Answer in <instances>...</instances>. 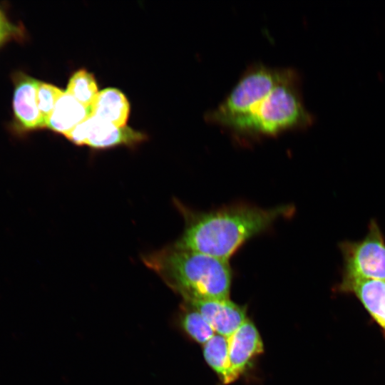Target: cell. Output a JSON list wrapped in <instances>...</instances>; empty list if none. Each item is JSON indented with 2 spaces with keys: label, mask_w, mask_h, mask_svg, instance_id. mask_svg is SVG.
Instances as JSON below:
<instances>
[{
  "label": "cell",
  "mask_w": 385,
  "mask_h": 385,
  "mask_svg": "<svg viewBox=\"0 0 385 385\" xmlns=\"http://www.w3.org/2000/svg\"><path fill=\"white\" fill-rule=\"evenodd\" d=\"M301 80L295 69L287 68L275 86L245 117L227 130L242 142L309 128L315 117L304 105Z\"/></svg>",
  "instance_id": "3"
},
{
  "label": "cell",
  "mask_w": 385,
  "mask_h": 385,
  "mask_svg": "<svg viewBox=\"0 0 385 385\" xmlns=\"http://www.w3.org/2000/svg\"><path fill=\"white\" fill-rule=\"evenodd\" d=\"M66 92L86 107L93 106L99 93L93 74L83 68L71 76Z\"/></svg>",
  "instance_id": "14"
},
{
  "label": "cell",
  "mask_w": 385,
  "mask_h": 385,
  "mask_svg": "<svg viewBox=\"0 0 385 385\" xmlns=\"http://www.w3.org/2000/svg\"><path fill=\"white\" fill-rule=\"evenodd\" d=\"M78 145L107 149L119 145L134 146L144 141V133L128 126L118 127L91 115L65 136Z\"/></svg>",
  "instance_id": "6"
},
{
  "label": "cell",
  "mask_w": 385,
  "mask_h": 385,
  "mask_svg": "<svg viewBox=\"0 0 385 385\" xmlns=\"http://www.w3.org/2000/svg\"><path fill=\"white\" fill-rule=\"evenodd\" d=\"M40 81L20 74L16 78L13 98L15 120L24 130H32L46 127L38 110L37 91Z\"/></svg>",
  "instance_id": "8"
},
{
  "label": "cell",
  "mask_w": 385,
  "mask_h": 385,
  "mask_svg": "<svg viewBox=\"0 0 385 385\" xmlns=\"http://www.w3.org/2000/svg\"><path fill=\"white\" fill-rule=\"evenodd\" d=\"M181 325L191 338L200 344H205L215 334L204 317L192 308L184 313Z\"/></svg>",
  "instance_id": "15"
},
{
  "label": "cell",
  "mask_w": 385,
  "mask_h": 385,
  "mask_svg": "<svg viewBox=\"0 0 385 385\" xmlns=\"http://www.w3.org/2000/svg\"><path fill=\"white\" fill-rule=\"evenodd\" d=\"M227 339L230 369L237 379L252 359L263 351V344L257 329L248 319Z\"/></svg>",
  "instance_id": "9"
},
{
  "label": "cell",
  "mask_w": 385,
  "mask_h": 385,
  "mask_svg": "<svg viewBox=\"0 0 385 385\" xmlns=\"http://www.w3.org/2000/svg\"><path fill=\"white\" fill-rule=\"evenodd\" d=\"M63 93L62 90L53 85L43 82L39 83L37 91V103L45 125H46L58 99Z\"/></svg>",
  "instance_id": "16"
},
{
  "label": "cell",
  "mask_w": 385,
  "mask_h": 385,
  "mask_svg": "<svg viewBox=\"0 0 385 385\" xmlns=\"http://www.w3.org/2000/svg\"><path fill=\"white\" fill-rule=\"evenodd\" d=\"M203 352L207 363L225 384L236 380L230 369L227 337L215 334L205 344Z\"/></svg>",
  "instance_id": "13"
},
{
  "label": "cell",
  "mask_w": 385,
  "mask_h": 385,
  "mask_svg": "<svg viewBox=\"0 0 385 385\" xmlns=\"http://www.w3.org/2000/svg\"><path fill=\"white\" fill-rule=\"evenodd\" d=\"M92 113V107H86L66 91L58 99L46 127L66 136Z\"/></svg>",
  "instance_id": "10"
},
{
  "label": "cell",
  "mask_w": 385,
  "mask_h": 385,
  "mask_svg": "<svg viewBox=\"0 0 385 385\" xmlns=\"http://www.w3.org/2000/svg\"><path fill=\"white\" fill-rule=\"evenodd\" d=\"M129 113L130 104L125 96L117 88H108L98 93L91 115L118 127H124Z\"/></svg>",
  "instance_id": "12"
},
{
  "label": "cell",
  "mask_w": 385,
  "mask_h": 385,
  "mask_svg": "<svg viewBox=\"0 0 385 385\" xmlns=\"http://www.w3.org/2000/svg\"><path fill=\"white\" fill-rule=\"evenodd\" d=\"M186 302L204 317L215 334L227 338L247 319L245 309L229 299Z\"/></svg>",
  "instance_id": "7"
},
{
  "label": "cell",
  "mask_w": 385,
  "mask_h": 385,
  "mask_svg": "<svg viewBox=\"0 0 385 385\" xmlns=\"http://www.w3.org/2000/svg\"><path fill=\"white\" fill-rule=\"evenodd\" d=\"M14 28L0 11V44L14 34Z\"/></svg>",
  "instance_id": "17"
},
{
  "label": "cell",
  "mask_w": 385,
  "mask_h": 385,
  "mask_svg": "<svg viewBox=\"0 0 385 385\" xmlns=\"http://www.w3.org/2000/svg\"><path fill=\"white\" fill-rule=\"evenodd\" d=\"M144 262L185 302L229 299L232 282L229 260L174 244L146 256Z\"/></svg>",
  "instance_id": "2"
},
{
  "label": "cell",
  "mask_w": 385,
  "mask_h": 385,
  "mask_svg": "<svg viewBox=\"0 0 385 385\" xmlns=\"http://www.w3.org/2000/svg\"><path fill=\"white\" fill-rule=\"evenodd\" d=\"M340 249L344 259L343 279L385 281V240L375 221L371 222L362 240L343 242Z\"/></svg>",
  "instance_id": "5"
},
{
  "label": "cell",
  "mask_w": 385,
  "mask_h": 385,
  "mask_svg": "<svg viewBox=\"0 0 385 385\" xmlns=\"http://www.w3.org/2000/svg\"><path fill=\"white\" fill-rule=\"evenodd\" d=\"M287 69L262 63L250 65L225 99L205 113V120L227 130L252 111L283 78Z\"/></svg>",
  "instance_id": "4"
},
{
  "label": "cell",
  "mask_w": 385,
  "mask_h": 385,
  "mask_svg": "<svg viewBox=\"0 0 385 385\" xmlns=\"http://www.w3.org/2000/svg\"><path fill=\"white\" fill-rule=\"evenodd\" d=\"M342 287L354 293L375 320L385 329V281L343 279Z\"/></svg>",
  "instance_id": "11"
},
{
  "label": "cell",
  "mask_w": 385,
  "mask_h": 385,
  "mask_svg": "<svg viewBox=\"0 0 385 385\" xmlns=\"http://www.w3.org/2000/svg\"><path fill=\"white\" fill-rule=\"evenodd\" d=\"M180 207L185 227L175 244L225 260H229L246 241L294 211L291 205L264 209L240 204L208 212Z\"/></svg>",
  "instance_id": "1"
}]
</instances>
